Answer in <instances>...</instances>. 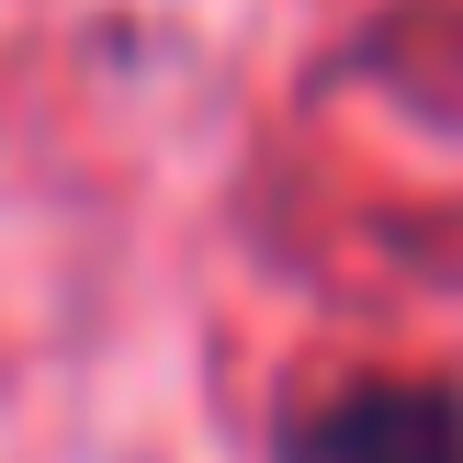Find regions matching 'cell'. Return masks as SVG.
Masks as SVG:
<instances>
[{
	"instance_id": "obj_1",
	"label": "cell",
	"mask_w": 463,
	"mask_h": 463,
	"mask_svg": "<svg viewBox=\"0 0 463 463\" xmlns=\"http://www.w3.org/2000/svg\"><path fill=\"white\" fill-rule=\"evenodd\" d=\"M271 463H463V396L452 384H339L283 419Z\"/></svg>"
}]
</instances>
